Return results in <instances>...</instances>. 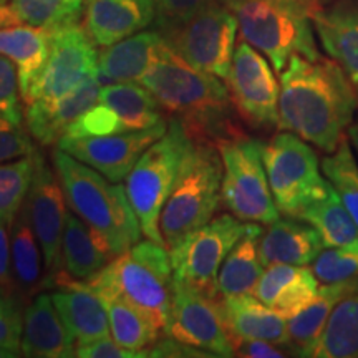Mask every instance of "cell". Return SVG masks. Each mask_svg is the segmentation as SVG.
Masks as SVG:
<instances>
[{
	"label": "cell",
	"mask_w": 358,
	"mask_h": 358,
	"mask_svg": "<svg viewBox=\"0 0 358 358\" xmlns=\"http://www.w3.org/2000/svg\"><path fill=\"white\" fill-rule=\"evenodd\" d=\"M357 108L358 93L337 62L290 57L280 77V129L334 153Z\"/></svg>",
	"instance_id": "obj_1"
},
{
	"label": "cell",
	"mask_w": 358,
	"mask_h": 358,
	"mask_svg": "<svg viewBox=\"0 0 358 358\" xmlns=\"http://www.w3.org/2000/svg\"><path fill=\"white\" fill-rule=\"evenodd\" d=\"M140 83L153 93L161 108L182 123L191 140L209 141L219 148L245 134L236 124L227 85L187 64L166 40Z\"/></svg>",
	"instance_id": "obj_2"
},
{
	"label": "cell",
	"mask_w": 358,
	"mask_h": 358,
	"mask_svg": "<svg viewBox=\"0 0 358 358\" xmlns=\"http://www.w3.org/2000/svg\"><path fill=\"white\" fill-rule=\"evenodd\" d=\"M53 168L64 187L70 209L113 254H123L141 241V226L127 187L111 182L101 173L55 148Z\"/></svg>",
	"instance_id": "obj_3"
},
{
	"label": "cell",
	"mask_w": 358,
	"mask_h": 358,
	"mask_svg": "<svg viewBox=\"0 0 358 358\" xmlns=\"http://www.w3.org/2000/svg\"><path fill=\"white\" fill-rule=\"evenodd\" d=\"M82 282L95 294L115 295L140 307L158 322L163 332L166 330L171 312L173 266L164 245L151 239L138 241Z\"/></svg>",
	"instance_id": "obj_4"
},
{
	"label": "cell",
	"mask_w": 358,
	"mask_h": 358,
	"mask_svg": "<svg viewBox=\"0 0 358 358\" xmlns=\"http://www.w3.org/2000/svg\"><path fill=\"white\" fill-rule=\"evenodd\" d=\"M222 158L209 141H191L181 159L171 194L164 204L159 229L166 248L209 222L221 203Z\"/></svg>",
	"instance_id": "obj_5"
},
{
	"label": "cell",
	"mask_w": 358,
	"mask_h": 358,
	"mask_svg": "<svg viewBox=\"0 0 358 358\" xmlns=\"http://www.w3.org/2000/svg\"><path fill=\"white\" fill-rule=\"evenodd\" d=\"M191 141L182 123L174 116L169 118L166 133L143 153L128 174L124 186L143 234L164 248L166 244L159 229L161 213L171 194L181 159Z\"/></svg>",
	"instance_id": "obj_6"
},
{
	"label": "cell",
	"mask_w": 358,
	"mask_h": 358,
	"mask_svg": "<svg viewBox=\"0 0 358 358\" xmlns=\"http://www.w3.org/2000/svg\"><path fill=\"white\" fill-rule=\"evenodd\" d=\"M226 6L234 12L243 38L268 58L277 73L285 70L292 55L322 58L306 13L271 0H226Z\"/></svg>",
	"instance_id": "obj_7"
},
{
	"label": "cell",
	"mask_w": 358,
	"mask_h": 358,
	"mask_svg": "<svg viewBox=\"0 0 358 358\" xmlns=\"http://www.w3.org/2000/svg\"><path fill=\"white\" fill-rule=\"evenodd\" d=\"M219 151L224 166L221 186L224 206L245 222L268 226L280 219L264 166V143L244 134L222 143Z\"/></svg>",
	"instance_id": "obj_8"
},
{
	"label": "cell",
	"mask_w": 358,
	"mask_h": 358,
	"mask_svg": "<svg viewBox=\"0 0 358 358\" xmlns=\"http://www.w3.org/2000/svg\"><path fill=\"white\" fill-rule=\"evenodd\" d=\"M264 166L277 209L299 217L306 206L327 186L315 150L292 131L277 133L264 145Z\"/></svg>",
	"instance_id": "obj_9"
},
{
	"label": "cell",
	"mask_w": 358,
	"mask_h": 358,
	"mask_svg": "<svg viewBox=\"0 0 358 358\" xmlns=\"http://www.w3.org/2000/svg\"><path fill=\"white\" fill-rule=\"evenodd\" d=\"M237 30L239 24L234 12L224 3H217L204 8L163 37L194 69L226 80L234 58Z\"/></svg>",
	"instance_id": "obj_10"
},
{
	"label": "cell",
	"mask_w": 358,
	"mask_h": 358,
	"mask_svg": "<svg viewBox=\"0 0 358 358\" xmlns=\"http://www.w3.org/2000/svg\"><path fill=\"white\" fill-rule=\"evenodd\" d=\"M98 75V53L85 27L78 22L58 27L50 30L47 62L34 78L24 101L25 105L55 101Z\"/></svg>",
	"instance_id": "obj_11"
},
{
	"label": "cell",
	"mask_w": 358,
	"mask_h": 358,
	"mask_svg": "<svg viewBox=\"0 0 358 358\" xmlns=\"http://www.w3.org/2000/svg\"><path fill=\"white\" fill-rule=\"evenodd\" d=\"M164 334L214 357H234V343L224 319L221 295L209 294L174 277L171 312Z\"/></svg>",
	"instance_id": "obj_12"
},
{
	"label": "cell",
	"mask_w": 358,
	"mask_h": 358,
	"mask_svg": "<svg viewBox=\"0 0 358 358\" xmlns=\"http://www.w3.org/2000/svg\"><path fill=\"white\" fill-rule=\"evenodd\" d=\"M248 226L249 222H241L234 214H221L182 237L169 252L174 279L219 295V268Z\"/></svg>",
	"instance_id": "obj_13"
},
{
	"label": "cell",
	"mask_w": 358,
	"mask_h": 358,
	"mask_svg": "<svg viewBox=\"0 0 358 358\" xmlns=\"http://www.w3.org/2000/svg\"><path fill=\"white\" fill-rule=\"evenodd\" d=\"M237 113L252 128H279L280 87L268 62L252 45H237L229 77L226 78Z\"/></svg>",
	"instance_id": "obj_14"
},
{
	"label": "cell",
	"mask_w": 358,
	"mask_h": 358,
	"mask_svg": "<svg viewBox=\"0 0 358 358\" xmlns=\"http://www.w3.org/2000/svg\"><path fill=\"white\" fill-rule=\"evenodd\" d=\"M35 173L27 194L25 206L30 224L43 254V287H52L53 279L62 271V237L66 216V198L55 168L48 166L43 155H35Z\"/></svg>",
	"instance_id": "obj_15"
},
{
	"label": "cell",
	"mask_w": 358,
	"mask_h": 358,
	"mask_svg": "<svg viewBox=\"0 0 358 358\" xmlns=\"http://www.w3.org/2000/svg\"><path fill=\"white\" fill-rule=\"evenodd\" d=\"M166 129L168 122L163 120L151 128L110 136H62L57 148L96 169L111 182H122L124 178H128L143 153L155 141H158Z\"/></svg>",
	"instance_id": "obj_16"
},
{
	"label": "cell",
	"mask_w": 358,
	"mask_h": 358,
	"mask_svg": "<svg viewBox=\"0 0 358 358\" xmlns=\"http://www.w3.org/2000/svg\"><path fill=\"white\" fill-rule=\"evenodd\" d=\"M52 287H60L52 294L53 303L77 345L110 337L108 313L98 294L82 280L71 279L65 271L55 275Z\"/></svg>",
	"instance_id": "obj_17"
},
{
	"label": "cell",
	"mask_w": 358,
	"mask_h": 358,
	"mask_svg": "<svg viewBox=\"0 0 358 358\" xmlns=\"http://www.w3.org/2000/svg\"><path fill=\"white\" fill-rule=\"evenodd\" d=\"M322 47L358 93V0H334L310 15Z\"/></svg>",
	"instance_id": "obj_18"
},
{
	"label": "cell",
	"mask_w": 358,
	"mask_h": 358,
	"mask_svg": "<svg viewBox=\"0 0 358 358\" xmlns=\"http://www.w3.org/2000/svg\"><path fill=\"white\" fill-rule=\"evenodd\" d=\"M156 19L153 0H87L83 27L96 47H110L141 32Z\"/></svg>",
	"instance_id": "obj_19"
},
{
	"label": "cell",
	"mask_w": 358,
	"mask_h": 358,
	"mask_svg": "<svg viewBox=\"0 0 358 358\" xmlns=\"http://www.w3.org/2000/svg\"><path fill=\"white\" fill-rule=\"evenodd\" d=\"M100 75L71 90L55 101H32L27 105L25 123L30 136L42 146L58 143L78 116L100 100Z\"/></svg>",
	"instance_id": "obj_20"
},
{
	"label": "cell",
	"mask_w": 358,
	"mask_h": 358,
	"mask_svg": "<svg viewBox=\"0 0 358 358\" xmlns=\"http://www.w3.org/2000/svg\"><path fill=\"white\" fill-rule=\"evenodd\" d=\"M22 355L29 358L77 357V345L53 303L52 294H40L24 308Z\"/></svg>",
	"instance_id": "obj_21"
},
{
	"label": "cell",
	"mask_w": 358,
	"mask_h": 358,
	"mask_svg": "<svg viewBox=\"0 0 358 358\" xmlns=\"http://www.w3.org/2000/svg\"><path fill=\"white\" fill-rule=\"evenodd\" d=\"M252 294L284 319H290L317 297L319 279L307 266L271 264L262 272Z\"/></svg>",
	"instance_id": "obj_22"
},
{
	"label": "cell",
	"mask_w": 358,
	"mask_h": 358,
	"mask_svg": "<svg viewBox=\"0 0 358 358\" xmlns=\"http://www.w3.org/2000/svg\"><path fill=\"white\" fill-rule=\"evenodd\" d=\"M324 241L319 231L306 221L277 219L268 224L259 241V256L264 267L271 264H292V266H308L324 250Z\"/></svg>",
	"instance_id": "obj_23"
},
{
	"label": "cell",
	"mask_w": 358,
	"mask_h": 358,
	"mask_svg": "<svg viewBox=\"0 0 358 358\" xmlns=\"http://www.w3.org/2000/svg\"><path fill=\"white\" fill-rule=\"evenodd\" d=\"M222 308L232 342L237 338L266 340L289 348L285 319L259 301L254 294L222 297Z\"/></svg>",
	"instance_id": "obj_24"
},
{
	"label": "cell",
	"mask_w": 358,
	"mask_h": 358,
	"mask_svg": "<svg viewBox=\"0 0 358 358\" xmlns=\"http://www.w3.org/2000/svg\"><path fill=\"white\" fill-rule=\"evenodd\" d=\"M164 37L156 32L134 34L98 53V71L108 82H140L159 55Z\"/></svg>",
	"instance_id": "obj_25"
},
{
	"label": "cell",
	"mask_w": 358,
	"mask_h": 358,
	"mask_svg": "<svg viewBox=\"0 0 358 358\" xmlns=\"http://www.w3.org/2000/svg\"><path fill=\"white\" fill-rule=\"evenodd\" d=\"M262 232L264 229L259 222H249L244 236L224 259L217 274V290L221 297L254 292L264 272V264L259 256V241Z\"/></svg>",
	"instance_id": "obj_26"
},
{
	"label": "cell",
	"mask_w": 358,
	"mask_h": 358,
	"mask_svg": "<svg viewBox=\"0 0 358 358\" xmlns=\"http://www.w3.org/2000/svg\"><path fill=\"white\" fill-rule=\"evenodd\" d=\"M297 219L312 224L327 248L358 250V226L343 206L332 182L306 206Z\"/></svg>",
	"instance_id": "obj_27"
},
{
	"label": "cell",
	"mask_w": 358,
	"mask_h": 358,
	"mask_svg": "<svg viewBox=\"0 0 358 358\" xmlns=\"http://www.w3.org/2000/svg\"><path fill=\"white\" fill-rule=\"evenodd\" d=\"M50 50V30L34 25H12L0 29V55L15 62L20 93L24 98L42 70Z\"/></svg>",
	"instance_id": "obj_28"
},
{
	"label": "cell",
	"mask_w": 358,
	"mask_h": 358,
	"mask_svg": "<svg viewBox=\"0 0 358 358\" xmlns=\"http://www.w3.org/2000/svg\"><path fill=\"white\" fill-rule=\"evenodd\" d=\"M113 257L101 241L75 213H69L62 237L64 271L75 280H87Z\"/></svg>",
	"instance_id": "obj_29"
},
{
	"label": "cell",
	"mask_w": 358,
	"mask_h": 358,
	"mask_svg": "<svg viewBox=\"0 0 358 358\" xmlns=\"http://www.w3.org/2000/svg\"><path fill=\"white\" fill-rule=\"evenodd\" d=\"M40 250L42 248H40L37 236L32 229L27 206L24 203L10 226L12 274L15 279L17 297L24 303L38 289L43 287Z\"/></svg>",
	"instance_id": "obj_30"
},
{
	"label": "cell",
	"mask_w": 358,
	"mask_h": 358,
	"mask_svg": "<svg viewBox=\"0 0 358 358\" xmlns=\"http://www.w3.org/2000/svg\"><path fill=\"white\" fill-rule=\"evenodd\" d=\"M310 357L358 358V277L348 280L347 294L334 308Z\"/></svg>",
	"instance_id": "obj_31"
},
{
	"label": "cell",
	"mask_w": 358,
	"mask_h": 358,
	"mask_svg": "<svg viewBox=\"0 0 358 358\" xmlns=\"http://www.w3.org/2000/svg\"><path fill=\"white\" fill-rule=\"evenodd\" d=\"M348 290V282L325 284L308 306L290 317L287 322L289 348L294 355L310 357L312 348L319 342L334 308Z\"/></svg>",
	"instance_id": "obj_32"
},
{
	"label": "cell",
	"mask_w": 358,
	"mask_h": 358,
	"mask_svg": "<svg viewBox=\"0 0 358 358\" xmlns=\"http://www.w3.org/2000/svg\"><path fill=\"white\" fill-rule=\"evenodd\" d=\"M106 308L110 332L120 345L134 352H146L159 340L163 329L140 307L108 294H98Z\"/></svg>",
	"instance_id": "obj_33"
},
{
	"label": "cell",
	"mask_w": 358,
	"mask_h": 358,
	"mask_svg": "<svg viewBox=\"0 0 358 358\" xmlns=\"http://www.w3.org/2000/svg\"><path fill=\"white\" fill-rule=\"evenodd\" d=\"M100 103H105L122 120L127 131L146 129L163 122L159 103L153 93L136 82H116L100 92Z\"/></svg>",
	"instance_id": "obj_34"
},
{
	"label": "cell",
	"mask_w": 358,
	"mask_h": 358,
	"mask_svg": "<svg viewBox=\"0 0 358 358\" xmlns=\"http://www.w3.org/2000/svg\"><path fill=\"white\" fill-rule=\"evenodd\" d=\"M35 155L0 163V222L12 226L24 206L35 173Z\"/></svg>",
	"instance_id": "obj_35"
},
{
	"label": "cell",
	"mask_w": 358,
	"mask_h": 358,
	"mask_svg": "<svg viewBox=\"0 0 358 358\" xmlns=\"http://www.w3.org/2000/svg\"><path fill=\"white\" fill-rule=\"evenodd\" d=\"M87 0H12L20 24L53 30L78 22Z\"/></svg>",
	"instance_id": "obj_36"
},
{
	"label": "cell",
	"mask_w": 358,
	"mask_h": 358,
	"mask_svg": "<svg viewBox=\"0 0 358 358\" xmlns=\"http://www.w3.org/2000/svg\"><path fill=\"white\" fill-rule=\"evenodd\" d=\"M322 171L332 182L343 206L358 226V166L345 136L332 155L322 159Z\"/></svg>",
	"instance_id": "obj_37"
},
{
	"label": "cell",
	"mask_w": 358,
	"mask_h": 358,
	"mask_svg": "<svg viewBox=\"0 0 358 358\" xmlns=\"http://www.w3.org/2000/svg\"><path fill=\"white\" fill-rule=\"evenodd\" d=\"M313 274L324 284H338L358 277V250L330 248L313 261Z\"/></svg>",
	"instance_id": "obj_38"
},
{
	"label": "cell",
	"mask_w": 358,
	"mask_h": 358,
	"mask_svg": "<svg viewBox=\"0 0 358 358\" xmlns=\"http://www.w3.org/2000/svg\"><path fill=\"white\" fill-rule=\"evenodd\" d=\"M127 133L122 120L105 103L98 101L92 108L78 116L70 124L64 136L83 138V136H110V134Z\"/></svg>",
	"instance_id": "obj_39"
},
{
	"label": "cell",
	"mask_w": 358,
	"mask_h": 358,
	"mask_svg": "<svg viewBox=\"0 0 358 358\" xmlns=\"http://www.w3.org/2000/svg\"><path fill=\"white\" fill-rule=\"evenodd\" d=\"M153 2L156 7L155 24L161 35L186 24L204 8L217 6V3L226 6V0H153Z\"/></svg>",
	"instance_id": "obj_40"
},
{
	"label": "cell",
	"mask_w": 358,
	"mask_h": 358,
	"mask_svg": "<svg viewBox=\"0 0 358 358\" xmlns=\"http://www.w3.org/2000/svg\"><path fill=\"white\" fill-rule=\"evenodd\" d=\"M20 82L15 62L0 55V118L20 124L25 120L20 106Z\"/></svg>",
	"instance_id": "obj_41"
},
{
	"label": "cell",
	"mask_w": 358,
	"mask_h": 358,
	"mask_svg": "<svg viewBox=\"0 0 358 358\" xmlns=\"http://www.w3.org/2000/svg\"><path fill=\"white\" fill-rule=\"evenodd\" d=\"M24 302L15 295L0 294V347L22 355V330H24Z\"/></svg>",
	"instance_id": "obj_42"
},
{
	"label": "cell",
	"mask_w": 358,
	"mask_h": 358,
	"mask_svg": "<svg viewBox=\"0 0 358 358\" xmlns=\"http://www.w3.org/2000/svg\"><path fill=\"white\" fill-rule=\"evenodd\" d=\"M37 148L20 124L0 118V163L32 155Z\"/></svg>",
	"instance_id": "obj_43"
},
{
	"label": "cell",
	"mask_w": 358,
	"mask_h": 358,
	"mask_svg": "<svg viewBox=\"0 0 358 358\" xmlns=\"http://www.w3.org/2000/svg\"><path fill=\"white\" fill-rule=\"evenodd\" d=\"M77 357L80 358H143L150 357V350L134 352L124 348L115 338L103 337L93 342L77 345Z\"/></svg>",
	"instance_id": "obj_44"
},
{
	"label": "cell",
	"mask_w": 358,
	"mask_h": 358,
	"mask_svg": "<svg viewBox=\"0 0 358 358\" xmlns=\"http://www.w3.org/2000/svg\"><path fill=\"white\" fill-rule=\"evenodd\" d=\"M10 226L0 222V290L3 294L15 295V279L12 274V257H10Z\"/></svg>",
	"instance_id": "obj_45"
},
{
	"label": "cell",
	"mask_w": 358,
	"mask_h": 358,
	"mask_svg": "<svg viewBox=\"0 0 358 358\" xmlns=\"http://www.w3.org/2000/svg\"><path fill=\"white\" fill-rule=\"evenodd\" d=\"M234 355L244 358H282L289 353L266 340H234Z\"/></svg>",
	"instance_id": "obj_46"
},
{
	"label": "cell",
	"mask_w": 358,
	"mask_h": 358,
	"mask_svg": "<svg viewBox=\"0 0 358 358\" xmlns=\"http://www.w3.org/2000/svg\"><path fill=\"white\" fill-rule=\"evenodd\" d=\"M150 357H189V358H199V357H214L213 353L201 350L198 347L187 345V343L179 342L176 338H166L158 340L153 347L150 348Z\"/></svg>",
	"instance_id": "obj_47"
},
{
	"label": "cell",
	"mask_w": 358,
	"mask_h": 358,
	"mask_svg": "<svg viewBox=\"0 0 358 358\" xmlns=\"http://www.w3.org/2000/svg\"><path fill=\"white\" fill-rule=\"evenodd\" d=\"M271 2L279 3L282 7L292 8L295 12L306 13V15L310 17L313 12L317 10L320 6H324L325 0H271Z\"/></svg>",
	"instance_id": "obj_48"
},
{
	"label": "cell",
	"mask_w": 358,
	"mask_h": 358,
	"mask_svg": "<svg viewBox=\"0 0 358 358\" xmlns=\"http://www.w3.org/2000/svg\"><path fill=\"white\" fill-rule=\"evenodd\" d=\"M12 25H20L19 17L15 15V12L12 10L10 6L0 7V29H2V27H12Z\"/></svg>",
	"instance_id": "obj_49"
},
{
	"label": "cell",
	"mask_w": 358,
	"mask_h": 358,
	"mask_svg": "<svg viewBox=\"0 0 358 358\" xmlns=\"http://www.w3.org/2000/svg\"><path fill=\"white\" fill-rule=\"evenodd\" d=\"M347 133H348V138H350L352 145H353V148H355L357 156H358V115H357V118H353V122L350 127H348Z\"/></svg>",
	"instance_id": "obj_50"
},
{
	"label": "cell",
	"mask_w": 358,
	"mask_h": 358,
	"mask_svg": "<svg viewBox=\"0 0 358 358\" xmlns=\"http://www.w3.org/2000/svg\"><path fill=\"white\" fill-rule=\"evenodd\" d=\"M20 353L13 352V350H8V348H2L0 347V358H15L19 357Z\"/></svg>",
	"instance_id": "obj_51"
},
{
	"label": "cell",
	"mask_w": 358,
	"mask_h": 358,
	"mask_svg": "<svg viewBox=\"0 0 358 358\" xmlns=\"http://www.w3.org/2000/svg\"><path fill=\"white\" fill-rule=\"evenodd\" d=\"M7 2H8V0H0V7H3V6H7Z\"/></svg>",
	"instance_id": "obj_52"
},
{
	"label": "cell",
	"mask_w": 358,
	"mask_h": 358,
	"mask_svg": "<svg viewBox=\"0 0 358 358\" xmlns=\"http://www.w3.org/2000/svg\"><path fill=\"white\" fill-rule=\"evenodd\" d=\"M0 294H2V290H0Z\"/></svg>",
	"instance_id": "obj_53"
}]
</instances>
